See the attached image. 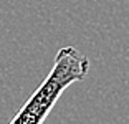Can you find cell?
<instances>
[{
  "label": "cell",
  "mask_w": 129,
  "mask_h": 124,
  "mask_svg": "<svg viewBox=\"0 0 129 124\" xmlns=\"http://www.w3.org/2000/svg\"><path fill=\"white\" fill-rule=\"evenodd\" d=\"M89 71V60L75 46H63L58 50L53 68L45 81L35 89L28 101L8 124H43L50 111L66 88L73 83L83 81Z\"/></svg>",
  "instance_id": "6da1fadb"
}]
</instances>
